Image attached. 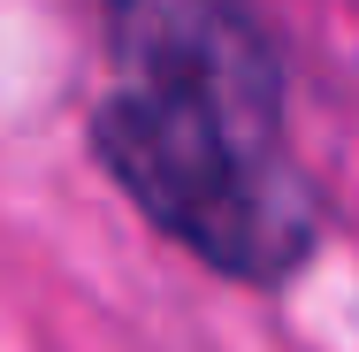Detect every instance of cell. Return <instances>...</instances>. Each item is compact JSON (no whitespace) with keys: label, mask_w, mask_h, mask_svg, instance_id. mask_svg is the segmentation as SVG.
Here are the masks:
<instances>
[{"label":"cell","mask_w":359,"mask_h":352,"mask_svg":"<svg viewBox=\"0 0 359 352\" xmlns=\"http://www.w3.org/2000/svg\"><path fill=\"white\" fill-rule=\"evenodd\" d=\"M92 145L145 222L222 276L283 283L313 253L321 207L290 153L283 62L237 0H107Z\"/></svg>","instance_id":"1"}]
</instances>
